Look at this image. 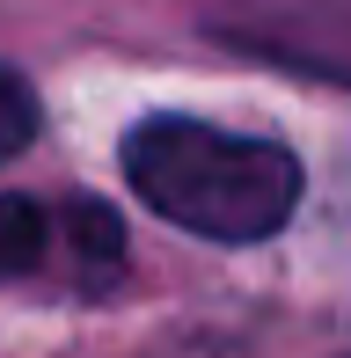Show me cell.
<instances>
[{
	"label": "cell",
	"instance_id": "1",
	"mask_svg": "<svg viewBox=\"0 0 351 358\" xmlns=\"http://www.w3.org/2000/svg\"><path fill=\"white\" fill-rule=\"evenodd\" d=\"M124 176L162 220L205 241H264L300 205L293 146L220 132L205 117H139L124 132Z\"/></svg>",
	"mask_w": 351,
	"mask_h": 358
},
{
	"label": "cell",
	"instance_id": "4",
	"mask_svg": "<svg viewBox=\"0 0 351 358\" xmlns=\"http://www.w3.org/2000/svg\"><path fill=\"white\" fill-rule=\"evenodd\" d=\"M37 139V95L15 66H0V169H8L22 146Z\"/></svg>",
	"mask_w": 351,
	"mask_h": 358
},
{
	"label": "cell",
	"instance_id": "2",
	"mask_svg": "<svg viewBox=\"0 0 351 358\" xmlns=\"http://www.w3.org/2000/svg\"><path fill=\"white\" fill-rule=\"evenodd\" d=\"M124 271V227L103 198H0V285L103 292Z\"/></svg>",
	"mask_w": 351,
	"mask_h": 358
},
{
	"label": "cell",
	"instance_id": "3",
	"mask_svg": "<svg viewBox=\"0 0 351 358\" xmlns=\"http://www.w3.org/2000/svg\"><path fill=\"white\" fill-rule=\"evenodd\" d=\"M264 52H285L293 66H315V73H344L351 80V0H308V8H293L285 22H271Z\"/></svg>",
	"mask_w": 351,
	"mask_h": 358
}]
</instances>
